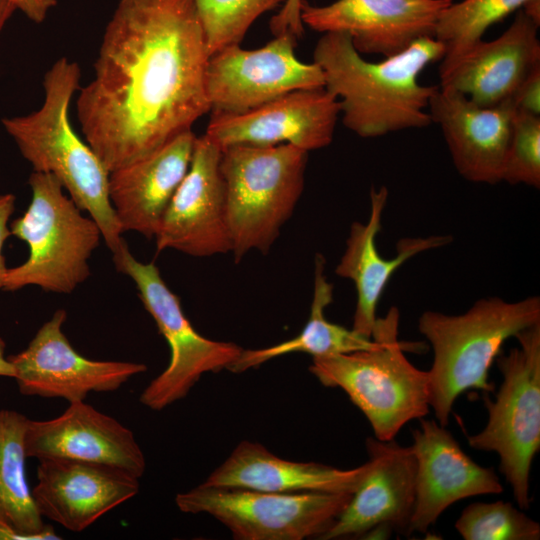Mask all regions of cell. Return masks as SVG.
I'll use <instances>...</instances> for the list:
<instances>
[{
	"label": "cell",
	"mask_w": 540,
	"mask_h": 540,
	"mask_svg": "<svg viewBox=\"0 0 540 540\" xmlns=\"http://www.w3.org/2000/svg\"><path fill=\"white\" fill-rule=\"evenodd\" d=\"M209 58L193 0H120L77 116L108 172L156 150L210 111Z\"/></svg>",
	"instance_id": "obj_1"
},
{
	"label": "cell",
	"mask_w": 540,
	"mask_h": 540,
	"mask_svg": "<svg viewBox=\"0 0 540 540\" xmlns=\"http://www.w3.org/2000/svg\"><path fill=\"white\" fill-rule=\"evenodd\" d=\"M443 44L434 37L415 41L379 62L364 59L348 34L324 33L313 62L322 70L324 88L340 103L346 128L363 138H375L431 124L428 105L438 85H423L421 72L441 61Z\"/></svg>",
	"instance_id": "obj_2"
},
{
	"label": "cell",
	"mask_w": 540,
	"mask_h": 540,
	"mask_svg": "<svg viewBox=\"0 0 540 540\" xmlns=\"http://www.w3.org/2000/svg\"><path fill=\"white\" fill-rule=\"evenodd\" d=\"M80 76L77 62L58 59L44 75L41 107L28 115L3 118L2 125L33 171L55 176L75 204L97 223L114 254L125 241L108 196L109 172L69 119Z\"/></svg>",
	"instance_id": "obj_3"
},
{
	"label": "cell",
	"mask_w": 540,
	"mask_h": 540,
	"mask_svg": "<svg viewBox=\"0 0 540 540\" xmlns=\"http://www.w3.org/2000/svg\"><path fill=\"white\" fill-rule=\"evenodd\" d=\"M537 323L540 298L536 295L513 302L482 298L458 315L432 310L420 315L418 330L433 350L427 371L429 406L440 425L447 426L453 405L464 392L494 390L489 370L502 346Z\"/></svg>",
	"instance_id": "obj_4"
},
{
	"label": "cell",
	"mask_w": 540,
	"mask_h": 540,
	"mask_svg": "<svg viewBox=\"0 0 540 540\" xmlns=\"http://www.w3.org/2000/svg\"><path fill=\"white\" fill-rule=\"evenodd\" d=\"M399 321L400 312L393 306L377 317L372 348L313 357L309 367L322 385L338 387L349 396L381 441L393 440L404 425L424 418L430 409L428 373L405 356L423 345L400 341Z\"/></svg>",
	"instance_id": "obj_5"
},
{
	"label": "cell",
	"mask_w": 540,
	"mask_h": 540,
	"mask_svg": "<svg viewBox=\"0 0 540 540\" xmlns=\"http://www.w3.org/2000/svg\"><path fill=\"white\" fill-rule=\"evenodd\" d=\"M308 152L292 144L234 145L221 150L231 252L267 253L304 189Z\"/></svg>",
	"instance_id": "obj_6"
},
{
	"label": "cell",
	"mask_w": 540,
	"mask_h": 540,
	"mask_svg": "<svg viewBox=\"0 0 540 540\" xmlns=\"http://www.w3.org/2000/svg\"><path fill=\"white\" fill-rule=\"evenodd\" d=\"M28 183L31 202L9 227L11 235L28 245L29 255L8 268L3 290L37 286L70 294L90 275L88 261L103 239L100 228L82 214L55 176L33 171Z\"/></svg>",
	"instance_id": "obj_7"
},
{
	"label": "cell",
	"mask_w": 540,
	"mask_h": 540,
	"mask_svg": "<svg viewBox=\"0 0 540 540\" xmlns=\"http://www.w3.org/2000/svg\"><path fill=\"white\" fill-rule=\"evenodd\" d=\"M518 345L495 359L502 382L484 395L487 423L468 437L475 450L495 452L521 509L530 506V471L540 449V323L517 333Z\"/></svg>",
	"instance_id": "obj_8"
},
{
	"label": "cell",
	"mask_w": 540,
	"mask_h": 540,
	"mask_svg": "<svg viewBox=\"0 0 540 540\" xmlns=\"http://www.w3.org/2000/svg\"><path fill=\"white\" fill-rule=\"evenodd\" d=\"M117 271L129 276L139 298L170 348V361L142 391L139 401L155 411L187 396L203 374L219 372L240 356L243 348L199 334L181 307L180 300L162 279L154 263H142L124 242L113 254Z\"/></svg>",
	"instance_id": "obj_9"
},
{
	"label": "cell",
	"mask_w": 540,
	"mask_h": 540,
	"mask_svg": "<svg viewBox=\"0 0 540 540\" xmlns=\"http://www.w3.org/2000/svg\"><path fill=\"white\" fill-rule=\"evenodd\" d=\"M352 494L327 492L279 493L202 483L178 493L183 513L208 514L236 540L319 539L345 509Z\"/></svg>",
	"instance_id": "obj_10"
},
{
	"label": "cell",
	"mask_w": 540,
	"mask_h": 540,
	"mask_svg": "<svg viewBox=\"0 0 540 540\" xmlns=\"http://www.w3.org/2000/svg\"><path fill=\"white\" fill-rule=\"evenodd\" d=\"M296 39L285 32L258 49L232 45L210 55L205 70L210 111L243 113L294 90L324 87L321 68L295 56Z\"/></svg>",
	"instance_id": "obj_11"
},
{
	"label": "cell",
	"mask_w": 540,
	"mask_h": 540,
	"mask_svg": "<svg viewBox=\"0 0 540 540\" xmlns=\"http://www.w3.org/2000/svg\"><path fill=\"white\" fill-rule=\"evenodd\" d=\"M66 318L64 309L56 310L24 350L8 356L21 394L85 401L89 393L116 391L147 370L143 363L82 356L63 332Z\"/></svg>",
	"instance_id": "obj_12"
},
{
	"label": "cell",
	"mask_w": 540,
	"mask_h": 540,
	"mask_svg": "<svg viewBox=\"0 0 540 540\" xmlns=\"http://www.w3.org/2000/svg\"><path fill=\"white\" fill-rule=\"evenodd\" d=\"M221 148L196 137L187 173L172 196L155 235L157 252L173 249L194 257L231 252Z\"/></svg>",
	"instance_id": "obj_13"
},
{
	"label": "cell",
	"mask_w": 540,
	"mask_h": 540,
	"mask_svg": "<svg viewBox=\"0 0 540 540\" xmlns=\"http://www.w3.org/2000/svg\"><path fill=\"white\" fill-rule=\"evenodd\" d=\"M339 116L338 99L324 87L299 89L243 113L212 112L205 135L221 150L285 142L309 152L332 142Z\"/></svg>",
	"instance_id": "obj_14"
},
{
	"label": "cell",
	"mask_w": 540,
	"mask_h": 540,
	"mask_svg": "<svg viewBox=\"0 0 540 540\" xmlns=\"http://www.w3.org/2000/svg\"><path fill=\"white\" fill-rule=\"evenodd\" d=\"M368 470L324 540L357 536L409 535L415 505L416 461L410 446L394 439H366Z\"/></svg>",
	"instance_id": "obj_15"
},
{
	"label": "cell",
	"mask_w": 540,
	"mask_h": 540,
	"mask_svg": "<svg viewBox=\"0 0 540 540\" xmlns=\"http://www.w3.org/2000/svg\"><path fill=\"white\" fill-rule=\"evenodd\" d=\"M452 0H336L300 6L302 23L321 32L349 35L360 54L395 55L415 41L434 37L441 12Z\"/></svg>",
	"instance_id": "obj_16"
},
{
	"label": "cell",
	"mask_w": 540,
	"mask_h": 540,
	"mask_svg": "<svg viewBox=\"0 0 540 540\" xmlns=\"http://www.w3.org/2000/svg\"><path fill=\"white\" fill-rule=\"evenodd\" d=\"M412 436L416 477L409 535L425 533L457 501L502 493L503 486L495 471L472 460L446 426L421 418Z\"/></svg>",
	"instance_id": "obj_17"
},
{
	"label": "cell",
	"mask_w": 540,
	"mask_h": 540,
	"mask_svg": "<svg viewBox=\"0 0 540 540\" xmlns=\"http://www.w3.org/2000/svg\"><path fill=\"white\" fill-rule=\"evenodd\" d=\"M27 458H62L107 465L137 478L146 460L134 433L115 418L85 403H69L49 420L29 419L25 433Z\"/></svg>",
	"instance_id": "obj_18"
},
{
	"label": "cell",
	"mask_w": 540,
	"mask_h": 540,
	"mask_svg": "<svg viewBox=\"0 0 540 540\" xmlns=\"http://www.w3.org/2000/svg\"><path fill=\"white\" fill-rule=\"evenodd\" d=\"M516 112L511 99L483 107L439 85L428 105L431 123L441 128L458 173L470 182L485 184L502 181Z\"/></svg>",
	"instance_id": "obj_19"
},
{
	"label": "cell",
	"mask_w": 540,
	"mask_h": 540,
	"mask_svg": "<svg viewBox=\"0 0 540 540\" xmlns=\"http://www.w3.org/2000/svg\"><path fill=\"white\" fill-rule=\"evenodd\" d=\"M38 462L36 507L43 519L72 532L85 530L140 489L139 478L115 467L62 458Z\"/></svg>",
	"instance_id": "obj_20"
},
{
	"label": "cell",
	"mask_w": 540,
	"mask_h": 540,
	"mask_svg": "<svg viewBox=\"0 0 540 540\" xmlns=\"http://www.w3.org/2000/svg\"><path fill=\"white\" fill-rule=\"evenodd\" d=\"M538 28L519 9L499 37L480 40L439 75V86L457 91L483 107L511 99L524 79L540 65Z\"/></svg>",
	"instance_id": "obj_21"
},
{
	"label": "cell",
	"mask_w": 540,
	"mask_h": 540,
	"mask_svg": "<svg viewBox=\"0 0 540 540\" xmlns=\"http://www.w3.org/2000/svg\"><path fill=\"white\" fill-rule=\"evenodd\" d=\"M196 136L183 132L148 155L109 172L108 196L124 232L154 238L189 168Z\"/></svg>",
	"instance_id": "obj_22"
},
{
	"label": "cell",
	"mask_w": 540,
	"mask_h": 540,
	"mask_svg": "<svg viewBox=\"0 0 540 540\" xmlns=\"http://www.w3.org/2000/svg\"><path fill=\"white\" fill-rule=\"evenodd\" d=\"M388 199L385 186L371 189L370 216L366 223L353 222L346 241V249L335 273L351 280L356 289V308L352 329L371 338L377 319V307L389 280L407 260L415 255L449 244V235L428 237H405L396 245V256L382 257L377 249L376 238L381 229V218Z\"/></svg>",
	"instance_id": "obj_23"
},
{
	"label": "cell",
	"mask_w": 540,
	"mask_h": 540,
	"mask_svg": "<svg viewBox=\"0 0 540 540\" xmlns=\"http://www.w3.org/2000/svg\"><path fill=\"white\" fill-rule=\"evenodd\" d=\"M367 470V461L352 469H339L317 462L287 460L258 442L243 440L202 484L279 493L353 494Z\"/></svg>",
	"instance_id": "obj_24"
},
{
	"label": "cell",
	"mask_w": 540,
	"mask_h": 540,
	"mask_svg": "<svg viewBox=\"0 0 540 540\" xmlns=\"http://www.w3.org/2000/svg\"><path fill=\"white\" fill-rule=\"evenodd\" d=\"M325 259L315 257L314 291L310 315L301 332L294 338L260 348L242 350L240 356L228 367L233 373H242L283 355L307 353L312 357L351 353L370 349L375 342L355 330L330 322L325 309L333 300V285L325 276Z\"/></svg>",
	"instance_id": "obj_25"
},
{
	"label": "cell",
	"mask_w": 540,
	"mask_h": 540,
	"mask_svg": "<svg viewBox=\"0 0 540 540\" xmlns=\"http://www.w3.org/2000/svg\"><path fill=\"white\" fill-rule=\"evenodd\" d=\"M29 419L15 410H0V519L18 531L42 535L47 540L61 537L44 523L25 473V433Z\"/></svg>",
	"instance_id": "obj_26"
},
{
	"label": "cell",
	"mask_w": 540,
	"mask_h": 540,
	"mask_svg": "<svg viewBox=\"0 0 540 540\" xmlns=\"http://www.w3.org/2000/svg\"><path fill=\"white\" fill-rule=\"evenodd\" d=\"M529 0H463L451 3L440 14L434 38L445 49L439 75L448 71L470 48L483 39L487 29Z\"/></svg>",
	"instance_id": "obj_27"
},
{
	"label": "cell",
	"mask_w": 540,
	"mask_h": 540,
	"mask_svg": "<svg viewBox=\"0 0 540 540\" xmlns=\"http://www.w3.org/2000/svg\"><path fill=\"white\" fill-rule=\"evenodd\" d=\"M209 56L240 45L253 22L287 0H193Z\"/></svg>",
	"instance_id": "obj_28"
},
{
	"label": "cell",
	"mask_w": 540,
	"mask_h": 540,
	"mask_svg": "<svg viewBox=\"0 0 540 540\" xmlns=\"http://www.w3.org/2000/svg\"><path fill=\"white\" fill-rule=\"evenodd\" d=\"M455 529L465 540H538L540 525L510 502H474L463 509Z\"/></svg>",
	"instance_id": "obj_29"
},
{
	"label": "cell",
	"mask_w": 540,
	"mask_h": 540,
	"mask_svg": "<svg viewBox=\"0 0 540 540\" xmlns=\"http://www.w3.org/2000/svg\"><path fill=\"white\" fill-rule=\"evenodd\" d=\"M511 185L540 187V116L517 111L502 172Z\"/></svg>",
	"instance_id": "obj_30"
},
{
	"label": "cell",
	"mask_w": 540,
	"mask_h": 540,
	"mask_svg": "<svg viewBox=\"0 0 540 540\" xmlns=\"http://www.w3.org/2000/svg\"><path fill=\"white\" fill-rule=\"evenodd\" d=\"M511 100L517 111L540 116V65L524 79Z\"/></svg>",
	"instance_id": "obj_31"
},
{
	"label": "cell",
	"mask_w": 540,
	"mask_h": 540,
	"mask_svg": "<svg viewBox=\"0 0 540 540\" xmlns=\"http://www.w3.org/2000/svg\"><path fill=\"white\" fill-rule=\"evenodd\" d=\"M303 0H287L274 15L269 23L270 30L274 36L285 32L292 33L296 38L304 34V24L300 16V6Z\"/></svg>",
	"instance_id": "obj_32"
},
{
	"label": "cell",
	"mask_w": 540,
	"mask_h": 540,
	"mask_svg": "<svg viewBox=\"0 0 540 540\" xmlns=\"http://www.w3.org/2000/svg\"><path fill=\"white\" fill-rule=\"evenodd\" d=\"M15 196L11 193L0 194V290L3 289L8 267L3 255L5 241L11 235L9 221L15 209Z\"/></svg>",
	"instance_id": "obj_33"
},
{
	"label": "cell",
	"mask_w": 540,
	"mask_h": 540,
	"mask_svg": "<svg viewBox=\"0 0 540 540\" xmlns=\"http://www.w3.org/2000/svg\"><path fill=\"white\" fill-rule=\"evenodd\" d=\"M15 9L35 23L43 22L48 12L57 4L56 0H8Z\"/></svg>",
	"instance_id": "obj_34"
},
{
	"label": "cell",
	"mask_w": 540,
	"mask_h": 540,
	"mask_svg": "<svg viewBox=\"0 0 540 540\" xmlns=\"http://www.w3.org/2000/svg\"><path fill=\"white\" fill-rule=\"evenodd\" d=\"M0 540H47L42 535L25 534L0 519Z\"/></svg>",
	"instance_id": "obj_35"
},
{
	"label": "cell",
	"mask_w": 540,
	"mask_h": 540,
	"mask_svg": "<svg viewBox=\"0 0 540 540\" xmlns=\"http://www.w3.org/2000/svg\"><path fill=\"white\" fill-rule=\"evenodd\" d=\"M5 347V341L0 337V377L14 378V369L8 357L5 356Z\"/></svg>",
	"instance_id": "obj_36"
},
{
	"label": "cell",
	"mask_w": 540,
	"mask_h": 540,
	"mask_svg": "<svg viewBox=\"0 0 540 540\" xmlns=\"http://www.w3.org/2000/svg\"><path fill=\"white\" fill-rule=\"evenodd\" d=\"M15 10L8 0H0V33Z\"/></svg>",
	"instance_id": "obj_37"
}]
</instances>
